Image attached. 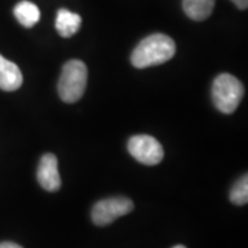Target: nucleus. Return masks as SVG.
Here are the masks:
<instances>
[{"label":"nucleus","mask_w":248,"mask_h":248,"mask_svg":"<svg viewBox=\"0 0 248 248\" xmlns=\"http://www.w3.org/2000/svg\"><path fill=\"white\" fill-rule=\"evenodd\" d=\"M243 95L244 87L241 81L231 73H221L214 80L211 97L215 108L222 113H233L241 102Z\"/></svg>","instance_id":"nucleus-3"},{"label":"nucleus","mask_w":248,"mask_h":248,"mask_svg":"<svg viewBox=\"0 0 248 248\" xmlns=\"http://www.w3.org/2000/svg\"><path fill=\"white\" fill-rule=\"evenodd\" d=\"M229 199L236 205H246L248 203V177L244 174L239 181L233 185Z\"/></svg>","instance_id":"nucleus-11"},{"label":"nucleus","mask_w":248,"mask_h":248,"mask_svg":"<svg viewBox=\"0 0 248 248\" xmlns=\"http://www.w3.org/2000/svg\"><path fill=\"white\" fill-rule=\"evenodd\" d=\"M22 73L17 63L6 60L0 55V90L3 91H16L22 86Z\"/></svg>","instance_id":"nucleus-7"},{"label":"nucleus","mask_w":248,"mask_h":248,"mask_svg":"<svg viewBox=\"0 0 248 248\" xmlns=\"http://www.w3.org/2000/svg\"><path fill=\"white\" fill-rule=\"evenodd\" d=\"M37 181L47 192H57L61 187V177L58 171V160L53 153L42 156L37 167Z\"/></svg>","instance_id":"nucleus-6"},{"label":"nucleus","mask_w":248,"mask_h":248,"mask_svg":"<svg viewBox=\"0 0 248 248\" xmlns=\"http://www.w3.org/2000/svg\"><path fill=\"white\" fill-rule=\"evenodd\" d=\"M175 43L164 33H153L141 40L131 54V63L138 69L161 65L175 54Z\"/></svg>","instance_id":"nucleus-1"},{"label":"nucleus","mask_w":248,"mask_h":248,"mask_svg":"<svg viewBox=\"0 0 248 248\" xmlns=\"http://www.w3.org/2000/svg\"><path fill=\"white\" fill-rule=\"evenodd\" d=\"M81 25V17L66 9H60L55 18V29L62 37H72L78 33Z\"/></svg>","instance_id":"nucleus-8"},{"label":"nucleus","mask_w":248,"mask_h":248,"mask_svg":"<svg viewBox=\"0 0 248 248\" xmlns=\"http://www.w3.org/2000/svg\"><path fill=\"white\" fill-rule=\"evenodd\" d=\"M0 248H22L17 243H13V241H3L0 243Z\"/></svg>","instance_id":"nucleus-13"},{"label":"nucleus","mask_w":248,"mask_h":248,"mask_svg":"<svg viewBox=\"0 0 248 248\" xmlns=\"http://www.w3.org/2000/svg\"><path fill=\"white\" fill-rule=\"evenodd\" d=\"M134 210L133 200L124 196L102 199L94 204L91 210V219L97 226H108L117 218L130 214Z\"/></svg>","instance_id":"nucleus-4"},{"label":"nucleus","mask_w":248,"mask_h":248,"mask_svg":"<svg viewBox=\"0 0 248 248\" xmlns=\"http://www.w3.org/2000/svg\"><path fill=\"white\" fill-rule=\"evenodd\" d=\"M232 3L236 4V7L240 10H246L248 7V0H231Z\"/></svg>","instance_id":"nucleus-12"},{"label":"nucleus","mask_w":248,"mask_h":248,"mask_svg":"<svg viewBox=\"0 0 248 248\" xmlns=\"http://www.w3.org/2000/svg\"><path fill=\"white\" fill-rule=\"evenodd\" d=\"M172 248H186L185 246H181V244H178V246H174Z\"/></svg>","instance_id":"nucleus-14"},{"label":"nucleus","mask_w":248,"mask_h":248,"mask_svg":"<svg viewBox=\"0 0 248 248\" xmlns=\"http://www.w3.org/2000/svg\"><path fill=\"white\" fill-rule=\"evenodd\" d=\"M87 86V66L80 60H71L62 66L58 94L63 102L73 104L83 97Z\"/></svg>","instance_id":"nucleus-2"},{"label":"nucleus","mask_w":248,"mask_h":248,"mask_svg":"<svg viewBox=\"0 0 248 248\" xmlns=\"http://www.w3.org/2000/svg\"><path fill=\"white\" fill-rule=\"evenodd\" d=\"M127 148L134 159L145 166H156L164 157L161 143L151 135H134Z\"/></svg>","instance_id":"nucleus-5"},{"label":"nucleus","mask_w":248,"mask_h":248,"mask_svg":"<svg viewBox=\"0 0 248 248\" xmlns=\"http://www.w3.org/2000/svg\"><path fill=\"white\" fill-rule=\"evenodd\" d=\"M14 17L17 21L25 28L35 27L40 19V10L35 3L22 0L14 7Z\"/></svg>","instance_id":"nucleus-10"},{"label":"nucleus","mask_w":248,"mask_h":248,"mask_svg":"<svg viewBox=\"0 0 248 248\" xmlns=\"http://www.w3.org/2000/svg\"><path fill=\"white\" fill-rule=\"evenodd\" d=\"M215 0H182V7L193 21H204L213 14Z\"/></svg>","instance_id":"nucleus-9"}]
</instances>
